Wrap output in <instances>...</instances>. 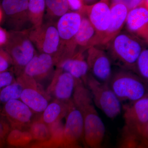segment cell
Masks as SVG:
<instances>
[{
	"instance_id": "cell-1",
	"label": "cell",
	"mask_w": 148,
	"mask_h": 148,
	"mask_svg": "<svg viewBox=\"0 0 148 148\" xmlns=\"http://www.w3.org/2000/svg\"><path fill=\"white\" fill-rule=\"evenodd\" d=\"M72 101L82 116L84 143L90 148H102L105 125L94 106L90 91L80 80L76 79Z\"/></svg>"
},
{
	"instance_id": "cell-2",
	"label": "cell",
	"mask_w": 148,
	"mask_h": 148,
	"mask_svg": "<svg viewBox=\"0 0 148 148\" xmlns=\"http://www.w3.org/2000/svg\"><path fill=\"white\" fill-rule=\"evenodd\" d=\"M148 43L127 31L121 32L106 46L112 65L135 73L139 56Z\"/></svg>"
},
{
	"instance_id": "cell-3",
	"label": "cell",
	"mask_w": 148,
	"mask_h": 148,
	"mask_svg": "<svg viewBox=\"0 0 148 148\" xmlns=\"http://www.w3.org/2000/svg\"><path fill=\"white\" fill-rule=\"evenodd\" d=\"M109 86L121 102H134L148 94L147 84L137 75L121 69L112 73Z\"/></svg>"
},
{
	"instance_id": "cell-4",
	"label": "cell",
	"mask_w": 148,
	"mask_h": 148,
	"mask_svg": "<svg viewBox=\"0 0 148 148\" xmlns=\"http://www.w3.org/2000/svg\"><path fill=\"white\" fill-rule=\"evenodd\" d=\"M82 14L69 11L56 22V28L60 39V47L56 57L58 64L71 58L78 51L75 38L80 26Z\"/></svg>"
},
{
	"instance_id": "cell-5",
	"label": "cell",
	"mask_w": 148,
	"mask_h": 148,
	"mask_svg": "<svg viewBox=\"0 0 148 148\" xmlns=\"http://www.w3.org/2000/svg\"><path fill=\"white\" fill-rule=\"evenodd\" d=\"M8 33V39L3 48L10 56L16 72L21 74L37 52L29 38L28 30L12 31Z\"/></svg>"
},
{
	"instance_id": "cell-6",
	"label": "cell",
	"mask_w": 148,
	"mask_h": 148,
	"mask_svg": "<svg viewBox=\"0 0 148 148\" xmlns=\"http://www.w3.org/2000/svg\"><path fill=\"white\" fill-rule=\"evenodd\" d=\"M84 84L90 91L93 103L111 119L121 112V101L111 90L109 84L100 82L89 73Z\"/></svg>"
},
{
	"instance_id": "cell-7",
	"label": "cell",
	"mask_w": 148,
	"mask_h": 148,
	"mask_svg": "<svg viewBox=\"0 0 148 148\" xmlns=\"http://www.w3.org/2000/svg\"><path fill=\"white\" fill-rule=\"evenodd\" d=\"M29 38L40 53L52 56L56 59L60 47L56 22L48 21L37 29L28 30Z\"/></svg>"
},
{
	"instance_id": "cell-8",
	"label": "cell",
	"mask_w": 148,
	"mask_h": 148,
	"mask_svg": "<svg viewBox=\"0 0 148 148\" xmlns=\"http://www.w3.org/2000/svg\"><path fill=\"white\" fill-rule=\"evenodd\" d=\"M124 125L134 129L148 141V95L123 106Z\"/></svg>"
},
{
	"instance_id": "cell-9",
	"label": "cell",
	"mask_w": 148,
	"mask_h": 148,
	"mask_svg": "<svg viewBox=\"0 0 148 148\" xmlns=\"http://www.w3.org/2000/svg\"><path fill=\"white\" fill-rule=\"evenodd\" d=\"M80 12L86 14L95 29L94 46L101 45L110 25L111 14L110 2L102 0L91 5H85Z\"/></svg>"
},
{
	"instance_id": "cell-10",
	"label": "cell",
	"mask_w": 148,
	"mask_h": 148,
	"mask_svg": "<svg viewBox=\"0 0 148 148\" xmlns=\"http://www.w3.org/2000/svg\"><path fill=\"white\" fill-rule=\"evenodd\" d=\"M82 140L84 141L82 116L73 102L66 116L62 141L59 147L81 148L79 143Z\"/></svg>"
},
{
	"instance_id": "cell-11",
	"label": "cell",
	"mask_w": 148,
	"mask_h": 148,
	"mask_svg": "<svg viewBox=\"0 0 148 148\" xmlns=\"http://www.w3.org/2000/svg\"><path fill=\"white\" fill-rule=\"evenodd\" d=\"M86 61L92 76L100 82L109 84L112 75V64L106 51L91 47L87 49Z\"/></svg>"
},
{
	"instance_id": "cell-12",
	"label": "cell",
	"mask_w": 148,
	"mask_h": 148,
	"mask_svg": "<svg viewBox=\"0 0 148 148\" xmlns=\"http://www.w3.org/2000/svg\"><path fill=\"white\" fill-rule=\"evenodd\" d=\"M18 81L23 86L20 100L33 112H43L49 104L47 98L38 88L36 81L21 74Z\"/></svg>"
},
{
	"instance_id": "cell-13",
	"label": "cell",
	"mask_w": 148,
	"mask_h": 148,
	"mask_svg": "<svg viewBox=\"0 0 148 148\" xmlns=\"http://www.w3.org/2000/svg\"><path fill=\"white\" fill-rule=\"evenodd\" d=\"M148 1L128 12L125 21L126 31L148 43Z\"/></svg>"
},
{
	"instance_id": "cell-14",
	"label": "cell",
	"mask_w": 148,
	"mask_h": 148,
	"mask_svg": "<svg viewBox=\"0 0 148 148\" xmlns=\"http://www.w3.org/2000/svg\"><path fill=\"white\" fill-rule=\"evenodd\" d=\"M76 83V79L71 74L57 68L49 87V92L55 100L68 103L72 101Z\"/></svg>"
},
{
	"instance_id": "cell-15",
	"label": "cell",
	"mask_w": 148,
	"mask_h": 148,
	"mask_svg": "<svg viewBox=\"0 0 148 148\" xmlns=\"http://www.w3.org/2000/svg\"><path fill=\"white\" fill-rule=\"evenodd\" d=\"M3 113L9 123L17 129L30 125L34 117L32 110L20 100H12L5 103Z\"/></svg>"
},
{
	"instance_id": "cell-16",
	"label": "cell",
	"mask_w": 148,
	"mask_h": 148,
	"mask_svg": "<svg viewBox=\"0 0 148 148\" xmlns=\"http://www.w3.org/2000/svg\"><path fill=\"white\" fill-rule=\"evenodd\" d=\"M110 25L101 45L106 46L121 32L125 24L128 10L121 1H114L110 4Z\"/></svg>"
},
{
	"instance_id": "cell-17",
	"label": "cell",
	"mask_w": 148,
	"mask_h": 148,
	"mask_svg": "<svg viewBox=\"0 0 148 148\" xmlns=\"http://www.w3.org/2000/svg\"><path fill=\"white\" fill-rule=\"evenodd\" d=\"M56 65V61L52 56L45 53H36L25 66L21 74L35 80L41 79L50 73Z\"/></svg>"
},
{
	"instance_id": "cell-18",
	"label": "cell",
	"mask_w": 148,
	"mask_h": 148,
	"mask_svg": "<svg viewBox=\"0 0 148 148\" xmlns=\"http://www.w3.org/2000/svg\"><path fill=\"white\" fill-rule=\"evenodd\" d=\"M28 2V0H3L2 2L3 9L16 28L15 31H21L19 28L29 21Z\"/></svg>"
},
{
	"instance_id": "cell-19",
	"label": "cell",
	"mask_w": 148,
	"mask_h": 148,
	"mask_svg": "<svg viewBox=\"0 0 148 148\" xmlns=\"http://www.w3.org/2000/svg\"><path fill=\"white\" fill-rule=\"evenodd\" d=\"M84 53L77 52L71 58L58 64L56 67L71 74L75 79L80 80L84 82L89 72Z\"/></svg>"
},
{
	"instance_id": "cell-20",
	"label": "cell",
	"mask_w": 148,
	"mask_h": 148,
	"mask_svg": "<svg viewBox=\"0 0 148 148\" xmlns=\"http://www.w3.org/2000/svg\"><path fill=\"white\" fill-rule=\"evenodd\" d=\"M79 12L82 14L81 23L75 41L78 52H84L88 49L94 46L95 31L86 14L82 12Z\"/></svg>"
},
{
	"instance_id": "cell-21",
	"label": "cell",
	"mask_w": 148,
	"mask_h": 148,
	"mask_svg": "<svg viewBox=\"0 0 148 148\" xmlns=\"http://www.w3.org/2000/svg\"><path fill=\"white\" fill-rule=\"evenodd\" d=\"M72 103V100L68 103L55 100L49 103L43 112L42 120L49 126L61 121L67 115Z\"/></svg>"
},
{
	"instance_id": "cell-22",
	"label": "cell",
	"mask_w": 148,
	"mask_h": 148,
	"mask_svg": "<svg viewBox=\"0 0 148 148\" xmlns=\"http://www.w3.org/2000/svg\"><path fill=\"white\" fill-rule=\"evenodd\" d=\"M45 0H29L28 2V15L29 21L33 29L39 28L43 24L45 11Z\"/></svg>"
},
{
	"instance_id": "cell-23",
	"label": "cell",
	"mask_w": 148,
	"mask_h": 148,
	"mask_svg": "<svg viewBox=\"0 0 148 148\" xmlns=\"http://www.w3.org/2000/svg\"><path fill=\"white\" fill-rule=\"evenodd\" d=\"M147 142L134 130L124 125L117 148H137L141 143Z\"/></svg>"
},
{
	"instance_id": "cell-24",
	"label": "cell",
	"mask_w": 148,
	"mask_h": 148,
	"mask_svg": "<svg viewBox=\"0 0 148 148\" xmlns=\"http://www.w3.org/2000/svg\"><path fill=\"white\" fill-rule=\"evenodd\" d=\"M45 6L48 21L55 22V19L58 20L69 12L68 0H46Z\"/></svg>"
},
{
	"instance_id": "cell-25",
	"label": "cell",
	"mask_w": 148,
	"mask_h": 148,
	"mask_svg": "<svg viewBox=\"0 0 148 148\" xmlns=\"http://www.w3.org/2000/svg\"><path fill=\"white\" fill-rule=\"evenodd\" d=\"M29 125V132L33 140L37 142H42L51 138V132L49 126L42 120L33 121Z\"/></svg>"
},
{
	"instance_id": "cell-26",
	"label": "cell",
	"mask_w": 148,
	"mask_h": 148,
	"mask_svg": "<svg viewBox=\"0 0 148 148\" xmlns=\"http://www.w3.org/2000/svg\"><path fill=\"white\" fill-rule=\"evenodd\" d=\"M33 140L30 132L16 129L9 133L6 142L10 147L22 148L30 144Z\"/></svg>"
},
{
	"instance_id": "cell-27",
	"label": "cell",
	"mask_w": 148,
	"mask_h": 148,
	"mask_svg": "<svg viewBox=\"0 0 148 148\" xmlns=\"http://www.w3.org/2000/svg\"><path fill=\"white\" fill-rule=\"evenodd\" d=\"M23 90V85L18 81L0 89V103L5 104L12 100H19Z\"/></svg>"
},
{
	"instance_id": "cell-28",
	"label": "cell",
	"mask_w": 148,
	"mask_h": 148,
	"mask_svg": "<svg viewBox=\"0 0 148 148\" xmlns=\"http://www.w3.org/2000/svg\"><path fill=\"white\" fill-rule=\"evenodd\" d=\"M135 74L138 76L146 84L148 81V49L147 47L143 49L138 57Z\"/></svg>"
},
{
	"instance_id": "cell-29",
	"label": "cell",
	"mask_w": 148,
	"mask_h": 148,
	"mask_svg": "<svg viewBox=\"0 0 148 148\" xmlns=\"http://www.w3.org/2000/svg\"><path fill=\"white\" fill-rule=\"evenodd\" d=\"M62 135L51 136L49 140L42 142H37L30 146L29 148H58L62 141Z\"/></svg>"
},
{
	"instance_id": "cell-30",
	"label": "cell",
	"mask_w": 148,
	"mask_h": 148,
	"mask_svg": "<svg viewBox=\"0 0 148 148\" xmlns=\"http://www.w3.org/2000/svg\"><path fill=\"white\" fill-rule=\"evenodd\" d=\"M10 130L9 123L5 117L0 116V147L5 144Z\"/></svg>"
},
{
	"instance_id": "cell-31",
	"label": "cell",
	"mask_w": 148,
	"mask_h": 148,
	"mask_svg": "<svg viewBox=\"0 0 148 148\" xmlns=\"http://www.w3.org/2000/svg\"><path fill=\"white\" fill-rule=\"evenodd\" d=\"M13 66L12 61L7 52L2 47H0V73L8 71Z\"/></svg>"
},
{
	"instance_id": "cell-32",
	"label": "cell",
	"mask_w": 148,
	"mask_h": 148,
	"mask_svg": "<svg viewBox=\"0 0 148 148\" xmlns=\"http://www.w3.org/2000/svg\"><path fill=\"white\" fill-rule=\"evenodd\" d=\"M15 82L13 73L10 71L0 73V89Z\"/></svg>"
},
{
	"instance_id": "cell-33",
	"label": "cell",
	"mask_w": 148,
	"mask_h": 148,
	"mask_svg": "<svg viewBox=\"0 0 148 148\" xmlns=\"http://www.w3.org/2000/svg\"><path fill=\"white\" fill-rule=\"evenodd\" d=\"M69 11L79 12L85 5L84 2L80 0H68Z\"/></svg>"
},
{
	"instance_id": "cell-34",
	"label": "cell",
	"mask_w": 148,
	"mask_h": 148,
	"mask_svg": "<svg viewBox=\"0 0 148 148\" xmlns=\"http://www.w3.org/2000/svg\"><path fill=\"white\" fill-rule=\"evenodd\" d=\"M125 5L128 11H130L135 8L139 6L144 1H121Z\"/></svg>"
},
{
	"instance_id": "cell-35",
	"label": "cell",
	"mask_w": 148,
	"mask_h": 148,
	"mask_svg": "<svg viewBox=\"0 0 148 148\" xmlns=\"http://www.w3.org/2000/svg\"><path fill=\"white\" fill-rule=\"evenodd\" d=\"M8 33L0 27V47L4 46L8 39Z\"/></svg>"
},
{
	"instance_id": "cell-36",
	"label": "cell",
	"mask_w": 148,
	"mask_h": 148,
	"mask_svg": "<svg viewBox=\"0 0 148 148\" xmlns=\"http://www.w3.org/2000/svg\"><path fill=\"white\" fill-rule=\"evenodd\" d=\"M147 143H141L137 148H147Z\"/></svg>"
},
{
	"instance_id": "cell-37",
	"label": "cell",
	"mask_w": 148,
	"mask_h": 148,
	"mask_svg": "<svg viewBox=\"0 0 148 148\" xmlns=\"http://www.w3.org/2000/svg\"><path fill=\"white\" fill-rule=\"evenodd\" d=\"M2 17V13L1 10L0 9V22H1V20Z\"/></svg>"
},
{
	"instance_id": "cell-38",
	"label": "cell",
	"mask_w": 148,
	"mask_h": 148,
	"mask_svg": "<svg viewBox=\"0 0 148 148\" xmlns=\"http://www.w3.org/2000/svg\"></svg>"
}]
</instances>
